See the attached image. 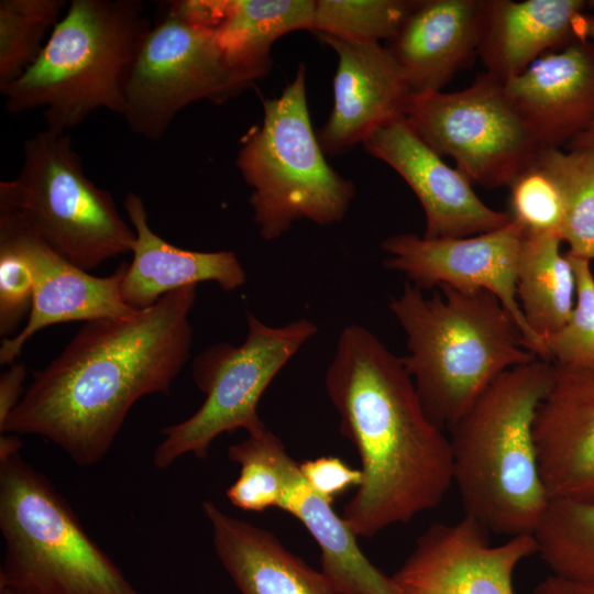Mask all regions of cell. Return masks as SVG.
<instances>
[{"instance_id":"22","label":"cell","mask_w":594,"mask_h":594,"mask_svg":"<svg viewBox=\"0 0 594 594\" xmlns=\"http://www.w3.org/2000/svg\"><path fill=\"white\" fill-rule=\"evenodd\" d=\"M217 558L242 594H336L321 571L287 550L268 530L202 503Z\"/></svg>"},{"instance_id":"13","label":"cell","mask_w":594,"mask_h":594,"mask_svg":"<svg viewBox=\"0 0 594 594\" xmlns=\"http://www.w3.org/2000/svg\"><path fill=\"white\" fill-rule=\"evenodd\" d=\"M488 534L465 515L430 526L393 574L395 586L400 594H516V569L537 554L534 535L494 544Z\"/></svg>"},{"instance_id":"9","label":"cell","mask_w":594,"mask_h":594,"mask_svg":"<svg viewBox=\"0 0 594 594\" xmlns=\"http://www.w3.org/2000/svg\"><path fill=\"white\" fill-rule=\"evenodd\" d=\"M317 332V324L305 318L271 327L248 314V334L241 345L218 343L195 358L193 377L206 398L190 417L162 429L154 466L165 470L188 453L205 459L220 435L237 429L252 435L266 428L257 414L262 395Z\"/></svg>"},{"instance_id":"21","label":"cell","mask_w":594,"mask_h":594,"mask_svg":"<svg viewBox=\"0 0 594 594\" xmlns=\"http://www.w3.org/2000/svg\"><path fill=\"white\" fill-rule=\"evenodd\" d=\"M583 0H483L477 55L501 81L525 72L543 54L580 40L574 24Z\"/></svg>"},{"instance_id":"6","label":"cell","mask_w":594,"mask_h":594,"mask_svg":"<svg viewBox=\"0 0 594 594\" xmlns=\"http://www.w3.org/2000/svg\"><path fill=\"white\" fill-rule=\"evenodd\" d=\"M0 590L140 594L68 503L20 452L0 458Z\"/></svg>"},{"instance_id":"39","label":"cell","mask_w":594,"mask_h":594,"mask_svg":"<svg viewBox=\"0 0 594 594\" xmlns=\"http://www.w3.org/2000/svg\"><path fill=\"white\" fill-rule=\"evenodd\" d=\"M576 147H594V122L583 133L570 142L565 148Z\"/></svg>"},{"instance_id":"33","label":"cell","mask_w":594,"mask_h":594,"mask_svg":"<svg viewBox=\"0 0 594 594\" xmlns=\"http://www.w3.org/2000/svg\"><path fill=\"white\" fill-rule=\"evenodd\" d=\"M33 304V277L25 260L0 243V334L11 338Z\"/></svg>"},{"instance_id":"24","label":"cell","mask_w":594,"mask_h":594,"mask_svg":"<svg viewBox=\"0 0 594 594\" xmlns=\"http://www.w3.org/2000/svg\"><path fill=\"white\" fill-rule=\"evenodd\" d=\"M210 24L227 59L250 84L271 68L283 35L312 30V0H210Z\"/></svg>"},{"instance_id":"8","label":"cell","mask_w":594,"mask_h":594,"mask_svg":"<svg viewBox=\"0 0 594 594\" xmlns=\"http://www.w3.org/2000/svg\"><path fill=\"white\" fill-rule=\"evenodd\" d=\"M0 219L86 272L132 252L135 243L111 193L86 176L68 134L48 128L24 142L18 176L0 183Z\"/></svg>"},{"instance_id":"16","label":"cell","mask_w":594,"mask_h":594,"mask_svg":"<svg viewBox=\"0 0 594 594\" xmlns=\"http://www.w3.org/2000/svg\"><path fill=\"white\" fill-rule=\"evenodd\" d=\"M317 35L338 56L333 108L317 134L324 154L337 155L404 118L413 92L398 63L381 43Z\"/></svg>"},{"instance_id":"4","label":"cell","mask_w":594,"mask_h":594,"mask_svg":"<svg viewBox=\"0 0 594 594\" xmlns=\"http://www.w3.org/2000/svg\"><path fill=\"white\" fill-rule=\"evenodd\" d=\"M438 289L428 298L407 282L388 307L406 334L402 361L421 403L450 431L501 374L538 358L495 295Z\"/></svg>"},{"instance_id":"40","label":"cell","mask_w":594,"mask_h":594,"mask_svg":"<svg viewBox=\"0 0 594 594\" xmlns=\"http://www.w3.org/2000/svg\"><path fill=\"white\" fill-rule=\"evenodd\" d=\"M0 594H18L9 590H0Z\"/></svg>"},{"instance_id":"28","label":"cell","mask_w":594,"mask_h":594,"mask_svg":"<svg viewBox=\"0 0 594 594\" xmlns=\"http://www.w3.org/2000/svg\"><path fill=\"white\" fill-rule=\"evenodd\" d=\"M228 458L240 466L238 479L226 493L229 502L245 512L277 507L290 459L282 440L264 428L231 444Z\"/></svg>"},{"instance_id":"35","label":"cell","mask_w":594,"mask_h":594,"mask_svg":"<svg viewBox=\"0 0 594 594\" xmlns=\"http://www.w3.org/2000/svg\"><path fill=\"white\" fill-rule=\"evenodd\" d=\"M26 377V367L20 363H13L0 376V426L6 421L12 410L20 403L22 386Z\"/></svg>"},{"instance_id":"14","label":"cell","mask_w":594,"mask_h":594,"mask_svg":"<svg viewBox=\"0 0 594 594\" xmlns=\"http://www.w3.org/2000/svg\"><path fill=\"white\" fill-rule=\"evenodd\" d=\"M0 243L16 251L33 277V304L24 327L2 339L0 363L13 364L25 343L42 329L73 321H90L132 315L120 292L128 264L105 277L89 274L26 230L0 219Z\"/></svg>"},{"instance_id":"20","label":"cell","mask_w":594,"mask_h":594,"mask_svg":"<svg viewBox=\"0 0 594 594\" xmlns=\"http://www.w3.org/2000/svg\"><path fill=\"white\" fill-rule=\"evenodd\" d=\"M483 0H418L387 47L413 94L441 91L477 55Z\"/></svg>"},{"instance_id":"25","label":"cell","mask_w":594,"mask_h":594,"mask_svg":"<svg viewBox=\"0 0 594 594\" xmlns=\"http://www.w3.org/2000/svg\"><path fill=\"white\" fill-rule=\"evenodd\" d=\"M558 233L524 234L516 288L522 315L542 341L569 319L575 302L572 264Z\"/></svg>"},{"instance_id":"17","label":"cell","mask_w":594,"mask_h":594,"mask_svg":"<svg viewBox=\"0 0 594 594\" xmlns=\"http://www.w3.org/2000/svg\"><path fill=\"white\" fill-rule=\"evenodd\" d=\"M534 435L549 499L594 501V370L553 364Z\"/></svg>"},{"instance_id":"38","label":"cell","mask_w":594,"mask_h":594,"mask_svg":"<svg viewBox=\"0 0 594 594\" xmlns=\"http://www.w3.org/2000/svg\"><path fill=\"white\" fill-rule=\"evenodd\" d=\"M22 441L15 433L1 435L0 437V458H4L20 452Z\"/></svg>"},{"instance_id":"36","label":"cell","mask_w":594,"mask_h":594,"mask_svg":"<svg viewBox=\"0 0 594 594\" xmlns=\"http://www.w3.org/2000/svg\"><path fill=\"white\" fill-rule=\"evenodd\" d=\"M534 594H594V580L551 574L538 583Z\"/></svg>"},{"instance_id":"10","label":"cell","mask_w":594,"mask_h":594,"mask_svg":"<svg viewBox=\"0 0 594 594\" xmlns=\"http://www.w3.org/2000/svg\"><path fill=\"white\" fill-rule=\"evenodd\" d=\"M404 119L474 186L508 187L542 150L507 100L503 81L484 72L452 92L413 94Z\"/></svg>"},{"instance_id":"7","label":"cell","mask_w":594,"mask_h":594,"mask_svg":"<svg viewBox=\"0 0 594 594\" xmlns=\"http://www.w3.org/2000/svg\"><path fill=\"white\" fill-rule=\"evenodd\" d=\"M263 111L235 161L252 189L250 205L261 237L276 240L304 219L320 226L342 220L355 188L326 161L310 122L304 64L277 98L263 102Z\"/></svg>"},{"instance_id":"11","label":"cell","mask_w":594,"mask_h":594,"mask_svg":"<svg viewBox=\"0 0 594 594\" xmlns=\"http://www.w3.org/2000/svg\"><path fill=\"white\" fill-rule=\"evenodd\" d=\"M251 85L227 59L213 31L173 3L145 33L124 91L122 117L136 134L156 141L190 103L223 102Z\"/></svg>"},{"instance_id":"41","label":"cell","mask_w":594,"mask_h":594,"mask_svg":"<svg viewBox=\"0 0 594 594\" xmlns=\"http://www.w3.org/2000/svg\"><path fill=\"white\" fill-rule=\"evenodd\" d=\"M592 3H594V1H592ZM594 6V4H593Z\"/></svg>"},{"instance_id":"30","label":"cell","mask_w":594,"mask_h":594,"mask_svg":"<svg viewBox=\"0 0 594 594\" xmlns=\"http://www.w3.org/2000/svg\"><path fill=\"white\" fill-rule=\"evenodd\" d=\"M418 0H319L312 30L355 43L393 40Z\"/></svg>"},{"instance_id":"2","label":"cell","mask_w":594,"mask_h":594,"mask_svg":"<svg viewBox=\"0 0 594 594\" xmlns=\"http://www.w3.org/2000/svg\"><path fill=\"white\" fill-rule=\"evenodd\" d=\"M324 387L361 459L362 482L342 516L355 536L374 537L437 507L453 484L451 441L427 414L402 358L367 328L349 324Z\"/></svg>"},{"instance_id":"26","label":"cell","mask_w":594,"mask_h":594,"mask_svg":"<svg viewBox=\"0 0 594 594\" xmlns=\"http://www.w3.org/2000/svg\"><path fill=\"white\" fill-rule=\"evenodd\" d=\"M536 163L554 182L563 206L560 229L569 253L594 260V147L542 148Z\"/></svg>"},{"instance_id":"12","label":"cell","mask_w":594,"mask_h":594,"mask_svg":"<svg viewBox=\"0 0 594 594\" xmlns=\"http://www.w3.org/2000/svg\"><path fill=\"white\" fill-rule=\"evenodd\" d=\"M524 234V229L513 220L493 231L464 238L394 234L382 242L387 254L383 265L403 274L422 292L441 286L490 292L515 320L526 348L547 361L544 345L528 326L517 298L516 275Z\"/></svg>"},{"instance_id":"5","label":"cell","mask_w":594,"mask_h":594,"mask_svg":"<svg viewBox=\"0 0 594 594\" xmlns=\"http://www.w3.org/2000/svg\"><path fill=\"white\" fill-rule=\"evenodd\" d=\"M136 0H72L41 54L0 88L6 110H43L46 128L67 133L92 112L124 110L135 55L150 29Z\"/></svg>"},{"instance_id":"19","label":"cell","mask_w":594,"mask_h":594,"mask_svg":"<svg viewBox=\"0 0 594 594\" xmlns=\"http://www.w3.org/2000/svg\"><path fill=\"white\" fill-rule=\"evenodd\" d=\"M123 207L135 232V243L120 292L132 309H147L163 296L202 282L216 283L226 292L237 290L245 284V271L234 252L176 248L150 228L147 212L139 195L128 193Z\"/></svg>"},{"instance_id":"27","label":"cell","mask_w":594,"mask_h":594,"mask_svg":"<svg viewBox=\"0 0 594 594\" xmlns=\"http://www.w3.org/2000/svg\"><path fill=\"white\" fill-rule=\"evenodd\" d=\"M534 538L552 574L594 580V501L551 499Z\"/></svg>"},{"instance_id":"31","label":"cell","mask_w":594,"mask_h":594,"mask_svg":"<svg viewBox=\"0 0 594 594\" xmlns=\"http://www.w3.org/2000/svg\"><path fill=\"white\" fill-rule=\"evenodd\" d=\"M575 276V302L568 321L542 339L547 361L594 370V274L591 261L566 252Z\"/></svg>"},{"instance_id":"32","label":"cell","mask_w":594,"mask_h":594,"mask_svg":"<svg viewBox=\"0 0 594 594\" xmlns=\"http://www.w3.org/2000/svg\"><path fill=\"white\" fill-rule=\"evenodd\" d=\"M510 220L525 234L558 233L563 221V206L558 187L535 161L509 184Z\"/></svg>"},{"instance_id":"18","label":"cell","mask_w":594,"mask_h":594,"mask_svg":"<svg viewBox=\"0 0 594 594\" xmlns=\"http://www.w3.org/2000/svg\"><path fill=\"white\" fill-rule=\"evenodd\" d=\"M503 87L542 148L566 147L594 122V42L548 52Z\"/></svg>"},{"instance_id":"1","label":"cell","mask_w":594,"mask_h":594,"mask_svg":"<svg viewBox=\"0 0 594 594\" xmlns=\"http://www.w3.org/2000/svg\"><path fill=\"white\" fill-rule=\"evenodd\" d=\"M196 287L129 316L85 322L55 360L34 372L0 431L40 436L80 466L101 461L141 397L170 393L190 354Z\"/></svg>"},{"instance_id":"15","label":"cell","mask_w":594,"mask_h":594,"mask_svg":"<svg viewBox=\"0 0 594 594\" xmlns=\"http://www.w3.org/2000/svg\"><path fill=\"white\" fill-rule=\"evenodd\" d=\"M362 144L411 188L425 212V238L477 235L510 221L507 212L484 204L469 179L447 165L404 118L383 125Z\"/></svg>"},{"instance_id":"29","label":"cell","mask_w":594,"mask_h":594,"mask_svg":"<svg viewBox=\"0 0 594 594\" xmlns=\"http://www.w3.org/2000/svg\"><path fill=\"white\" fill-rule=\"evenodd\" d=\"M67 7L65 0L0 1V88L37 59Z\"/></svg>"},{"instance_id":"23","label":"cell","mask_w":594,"mask_h":594,"mask_svg":"<svg viewBox=\"0 0 594 594\" xmlns=\"http://www.w3.org/2000/svg\"><path fill=\"white\" fill-rule=\"evenodd\" d=\"M277 507L297 518L315 539L320 549L321 572L336 594H400L392 576L363 553L358 537L332 503L306 483L293 458L285 469Z\"/></svg>"},{"instance_id":"3","label":"cell","mask_w":594,"mask_h":594,"mask_svg":"<svg viewBox=\"0 0 594 594\" xmlns=\"http://www.w3.org/2000/svg\"><path fill=\"white\" fill-rule=\"evenodd\" d=\"M553 378L536 359L501 374L450 429L453 484L464 515L488 532L534 535L550 502L534 425Z\"/></svg>"},{"instance_id":"34","label":"cell","mask_w":594,"mask_h":594,"mask_svg":"<svg viewBox=\"0 0 594 594\" xmlns=\"http://www.w3.org/2000/svg\"><path fill=\"white\" fill-rule=\"evenodd\" d=\"M306 483L321 497L333 503L334 498L351 487H359L362 471L352 469L342 459L323 455L299 463Z\"/></svg>"},{"instance_id":"37","label":"cell","mask_w":594,"mask_h":594,"mask_svg":"<svg viewBox=\"0 0 594 594\" xmlns=\"http://www.w3.org/2000/svg\"><path fill=\"white\" fill-rule=\"evenodd\" d=\"M574 31L578 38L594 42V14L585 12L580 14L575 21Z\"/></svg>"}]
</instances>
